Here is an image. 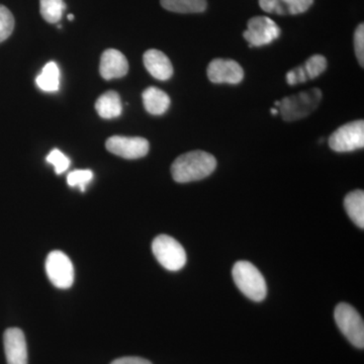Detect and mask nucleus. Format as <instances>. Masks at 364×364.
Listing matches in <instances>:
<instances>
[{
    "mask_svg": "<svg viewBox=\"0 0 364 364\" xmlns=\"http://www.w3.org/2000/svg\"><path fill=\"white\" fill-rule=\"evenodd\" d=\"M142 98L146 111L154 116H161L165 114L171 104L168 95L154 86L146 88L144 90Z\"/></svg>",
    "mask_w": 364,
    "mask_h": 364,
    "instance_id": "15",
    "label": "nucleus"
},
{
    "mask_svg": "<svg viewBox=\"0 0 364 364\" xmlns=\"http://www.w3.org/2000/svg\"><path fill=\"white\" fill-rule=\"evenodd\" d=\"M105 147L117 156L124 159H140L148 154L149 142L142 136H112L107 139Z\"/></svg>",
    "mask_w": 364,
    "mask_h": 364,
    "instance_id": "9",
    "label": "nucleus"
},
{
    "mask_svg": "<svg viewBox=\"0 0 364 364\" xmlns=\"http://www.w3.org/2000/svg\"><path fill=\"white\" fill-rule=\"evenodd\" d=\"M354 47H355V54L358 56L359 64L361 67L364 66V26L363 23L359 25L354 33Z\"/></svg>",
    "mask_w": 364,
    "mask_h": 364,
    "instance_id": "25",
    "label": "nucleus"
},
{
    "mask_svg": "<svg viewBox=\"0 0 364 364\" xmlns=\"http://www.w3.org/2000/svg\"><path fill=\"white\" fill-rule=\"evenodd\" d=\"M335 322L342 332L356 348L364 347V324L358 311L348 304L341 303L335 309Z\"/></svg>",
    "mask_w": 364,
    "mask_h": 364,
    "instance_id": "5",
    "label": "nucleus"
},
{
    "mask_svg": "<svg viewBox=\"0 0 364 364\" xmlns=\"http://www.w3.org/2000/svg\"><path fill=\"white\" fill-rule=\"evenodd\" d=\"M46 272L55 287L67 289L74 282V267L71 260L62 251L55 250L46 259Z\"/></svg>",
    "mask_w": 364,
    "mask_h": 364,
    "instance_id": "7",
    "label": "nucleus"
},
{
    "mask_svg": "<svg viewBox=\"0 0 364 364\" xmlns=\"http://www.w3.org/2000/svg\"><path fill=\"white\" fill-rule=\"evenodd\" d=\"M163 9L177 14H200L207 9V0H160Z\"/></svg>",
    "mask_w": 364,
    "mask_h": 364,
    "instance_id": "18",
    "label": "nucleus"
},
{
    "mask_svg": "<svg viewBox=\"0 0 364 364\" xmlns=\"http://www.w3.org/2000/svg\"><path fill=\"white\" fill-rule=\"evenodd\" d=\"M144 65L153 77L165 81L173 75V66L164 53L156 49L148 50L143 56Z\"/></svg>",
    "mask_w": 364,
    "mask_h": 364,
    "instance_id": "13",
    "label": "nucleus"
},
{
    "mask_svg": "<svg viewBox=\"0 0 364 364\" xmlns=\"http://www.w3.org/2000/svg\"><path fill=\"white\" fill-rule=\"evenodd\" d=\"M93 178V172L90 169L75 170L67 176V183L71 188H80L81 191H85L86 186Z\"/></svg>",
    "mask_w": 364,
    "mask_h": 364,
    "instance_id": "22",
    "label": "nucleus"
},
{
    "mask_svg": "<svg viewBox=\"0 0 364 364\" xmlns=\"http://www.w3.org/2000/svg\"><path fill=\"white\" fill-rule=\"evenodd\" d=\"M95 109L98 116L102 119H111L121 116L123 112V105L119 93L111 90L100 95L95 102Z\"/></svg>",
    "mask_w": 364,
    "mask_h": 364,
    "instance_id": "16",
    "label": "nucleus"
},
{
    "mask_svg": "<svg viewBox=\"0 0 364 364\" xmlns=\"http://www.w3.org/2000/svg\"><path fill=\"white\" fill-rule=\"evenodd\" d=\"M217 167V160L205 151H191L176 158L171 166L174 181L179 183L202 181Z\"/></svg>",
    "mask_w": 364,
    "mask_h": 364,
    "instance_id": "1",
    "label": "nucleus"
},
{
    "mask_svg": "<svg viewBox=\"0 0 364 364\" xmlns=\"http://www.w3.org/2000/svg\"><path fill=\"white\" fill-rule=\"evenodd\" d=\"M36 83L41 90L53 92L60 87V70L55 62H49L42 69L40 75L37 76Z\"/></svg>",
    "mask_w": 364,
    "mask_h": 364,
    "instance_id": "19",
    "label": "nucleus"
},
{
    "mask_svg": "<svg viewBox=\"0 0 364 364\" xmlns=\"http://www.w3.org/2000/svg\"><path fill=\"white\" fill-rule=\"evenodd\" d=\"M152 251L158 262L170 272H178L186 265V250L168 235H159L152 243Z\"/></svg>",
    "mask_w": 364,
    "mask_h": 364,
    "instance_id": "4",
    "label": "nucleus"
},
{
    "mask_svg": "<svg viewBox=\"0 0 364 364\" xmlns=\"http://www.w3.org/2000/svg\"><path fill=\"white\" fill-rule=\"evenodd\" d=\"M129 71L128 60L123 53L114 49H109L102 53L100 58V72L105 80L122 78Z\"/></svg>",
    "mask_w": 364,
    "mask_h": 364,
    "instance_id": "12",
    "label": "nucleus"
},
{
    "mask_svg": "<svg viewBox=\"0 0 364 364\" xmlns=\"http://www.w3.org/2000/svg\"><path fill=\"white\" fill-rule=\"evenodd\" d=\"M48 163L54 166L57 174H62L70 166V159L64 155L59 149L52 150L46 158Z\"/></svg>",
    "mask_w": 364,
    "mask_h": 364,
    "instance_id": "24",
    "label": "nucleus"
},
{
    "mask_svg": "<svg viewBox=\"0 0 364 364\" xmlns=\"http://www.w3.org/2000/svg\"><path fill=\"white\" fill-rule=\"evenodd\" d=\"M243 36L250 47H262L279 39L280 28L268 16H255L249 20Z\"/></svg>",
    "mask_w": 364,
    "mask_h": 364,
    "instance_id": "8",
    "label": "nucleus"
},
{
    "mask_svg": "<svg viewBox=\"0 0 364 364\" xmlns=\"http://www.w3.org/2000/svg\"><path fill=\"white\" fill-rule=\"evenodd\" d=\"M344 207L347 214L356 226L364 228V193L355 191L349 193L344 200Z\"/></svg>",
    "mask_w": 364,
    "mask_h": 364,
    "instance_id": "17",
    "label": "nucleus"
},
{
    "mask_svg": "<svg viewBox=\"0 0 364 364\" xmlns=\"http://www.w3.org/2000/svg\"><path fill=\"white\" fill-rule=\"evenodd\" d=\"M270 112H272L273 116H277V114H279V111H277V109H272Z\"/></svg>",
    "mask_w": 364,
    "mask_h": 364,
    "instance_id": "27",
    "label": "nucleus"
},
{
    "mask_svg": "<svg viewBox=\"0 0 364 364\" xmlns=\"http://www.w3.org/2000/svg\"><path fill=\"white\" fill-rule=\"evenodd\" d=\"M313 4L314 0H259V6L262 11L280 16L304 14Z\"/></svg>",
    "mask_w": 364,
    "mask_h": 364,
    "instance_id": "14",
    "label": "nucleus"
},
{
    "mask_svg": "<svg viewBox=\"0 0 364 364\" xmlns=\"http://www.w3.org/2000/svg\"><path fill=\"white\" fill-rule=\"evenodd\" d=\"M207 72L208 77L213 83L238 85L244 78L243 68L234 60H213Z\"/></svg>",
    "mask_w": 364,
    "mask_h": 364,
    "instance_id": "10",
    "label": "nucleus"
},
{
    "mask_svg": "<svg viewBox=\"0 0 364 364\" xmlns=\"http://www.w3.org/2000/svg\"><path fill=\"white\" fill-rule=\"evenodd\" d=\"M233 279L237 287L254 301H261L267 294V282L257 267L248 261H238L234 265Z\"/></svg>",
    "mask_w": 364,
    "mask_h": 364,
    "instance_id": "2",
    "label": "nucleus"
},
{
    "mask_svg": "<svg viewBox=\"0 0 364 364\" xmlns=\"http://www.w3.org/2000/svg\"><path fill=\"white\" fill-rule=\"evenodd\" d=\"M327 60L322 55H314L306 60V63L301 65V71L306 80L317 78L327 69Z\"/></svg>",
    "mask_w": 364,
    "mask_h": 364,
    "instance_id": "21",
    "label": "nucleus"
},
{
    "mask_svg": "<svg viewBox=\"0 0 364 364\" xmlns=\"http://www.w3.org/2000/svg\"><path fill=\"white\" fill-rule=\"evenodd\" d=\"M65 9L66 4L63 0H40L41 16L47 23H58Z\"/></svg>",
    "mask_w": 364,
    "mask_h": 364,
    "instance_id": "20",
    "label": "nucleus"
},
{
    "mask_svg": "<svg viewBox=\"0 0 364 364\" xmlns=\"http://www.w3.org/2000/svg\"><path fill=\"white\" fill-rule=\"evenodd\" d=\"M322 98V92L318 88L284 97L279 102V111L286 122L298 121L317 109Z\"/></svg>",
    "mask_w": 364,
    "mask_h": 364,
    "instance_id": "3",
    "label": "nucleus"
},
{
    "mask_svg": "<svg viewBox=\"0 0 364 364\" xmlns=\"http://www.w3.org/2000/svg\"><path fill=\"white\" fill-rule=\"evenodd\" d=\"M67 18H68V20L70 21L74 20V16H73V14H68V16H67Z\"/></svg>",
    "mask_w": 364,
    "mask_h": 364,
    "instance_id": "28",
    "label": "nucleus"
},
{
    "mask_svg": "<svg viewBox=\"0 0 364 364\" xmlns=\"http://www.w3.org/2000/svg\"><path fill=\"white\" fill-rule=\"evenodd\" d=\"M14 28L13 14L6 6L0 4V43L6 41L13 33Z\"/></svg>",
    "mask_w": 364,
    "mask_h": 364,
    "instance_id": "23",
    "label": "nucleus"
},
{
    "mask_svg": "<svg viewBox=\"0 0 364 364\" xmlns=\"http://www.w3.org/2000/svg\"><path fill=\"white\" fill-rule=\"evenodd\" d=\"M111 364H152L147 359H144L141 358H134V356H130V358H117L116 360L112 361Z\"/></svg>",
    "mask_w": 364,
    "mask_h": 364,
    "instance_id": "26",
    "label": "nucleus"
},
{
    "mask_svg": "<svg viewBox=\"0 0 364 364\" xmlns=\"http://www.w3.org/2000/svg\"><path fill=\"white\" fill-rule=\"evenodd\" d=\"M330 148L335 152L347 153L364 147V122H350L337 129L329 139Z\"/></svg>",
    "mask_w": 364,
    "mask_h": 364,
    "instance_id": "6",
    "label": "nucleus"
},
{
    "mask_svg": "<svg viewBox=\"0 0 364 364\" xmlns=\"http://www.w3.org/2000/svg\"><path fill=\"white\" fill-rule=\"evenodd\" d=\"M7 364H28L25 335L18 328H9L4 335Z\"/></svg>",
    "mask_w": 364,
    "mask_h": 364,
    "instance_id": "11",
    "label": "nucleus"
}]
</instances>
